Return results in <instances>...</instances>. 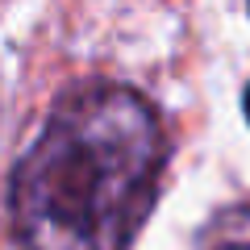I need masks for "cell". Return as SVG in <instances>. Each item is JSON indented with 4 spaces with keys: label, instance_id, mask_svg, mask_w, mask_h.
Masks as SVG:
<instances>
[{
    "label": "cell",
    "instance_id": "obj_1",
    "mask_svg": "<svg viewBox=\"0 0 250 250\" xmlns=\"http://www.w3.org/2000/svg\"><path fill=\"white\" fill-rule=\"evenodd\" d=\"M167 134L142 92L83 83L50 108L13 171L21 250H129L159 192Z\"/></svg>",
    "mask_w": 250,
    "mask_h": 250
},
{
    "label": "cell",
    "instance_id": "obj_2",
    "mask_svg": "<svg viewBox=\"0 0 250 250\" xmlns=\"http://www.w3.org/2000/svg\"><path fill=\"white\" fill-rule=\"evenodd\" d=\"M196 250H250V208L229 205L213 213L196 238Z\"/></svg>",
    "mask_w": 250,
    "mask_h": 250
},
{
    "label": "cell",
    "instance_id": "obj_3",
    "mask_svg": "<svg viewBox=\"0 0 250 250\" xmlns=\"http://www.w3.org/2000/svg\"><path fill=\"white\" fill-rule=\"evenodd\" d=\"M246 121H250V88H246Z\"/></svg>",
    "mask_w": 250,
    "mask_h": 250
}]
</instances>
